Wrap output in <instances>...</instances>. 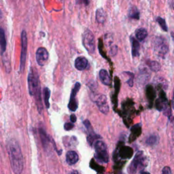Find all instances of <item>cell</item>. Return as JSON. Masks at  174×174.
<instances>
[{
  "label": "cell",
  "instance_id": "obj_1",
  "mask_svg": "<svg viewBox=\"0 0 174 174\" xmlns=\"http://www.w3.org/2000/svg\"><path fill=\"white\" fill-rule=\"evenodd\" d=\"M11 167L15 173H21L23 171L24 160L19 144L15 139H10L7 144Z\"/></svg>",
  "mask_w": 174,
  "mask_h": 174
},
{
  "label": "cell",
  "instance_id": "obj_2",
  "mask_svg": "<svg viewBox=\"0 0 174 174\" xmlns=\"http://www.w3.org/2000/svg\"><path fill=\"white\" fill-rule=\"evenodd\" d=\"M148 165V159L143 152L139 151L135 154L133 161L129 166L127 171L130 173L138 172V169H143Z\"/></svg>",
  "mask_w": 174,
  "mask_h": 174
},
{
  "label": "cell",
  "instance_id": "obj_3",
  "mask_svg": "<svg viewBox=\"0 0 174 174\" xmlns=\"http://www.w3.org/2000/svg\"><path fill=\"white\" fill-rule=\"evenodd\" d=\"M95 158L101 163H108L109 162V155L107 146L102 141H97L95 144Z\"/></svg>",
  "mask_w": 174,
  "mask_h": 174
},
{
  "label": "cell",
  "instance_id": "obj_4",
  "mask_svg": "<svg viewBox=\"0 0 174 174\" xmlns=\"http://www.w3.org/2000/svg\"><path fill=\"white\" fill-rule=\"evenodd\" d=\"M154 53L158 57L165 58L169 51V45L166 40L162 37H157L153 42Z\"/></svg>",
  "mask_w": 174,
  "mask_h": 174
},
{
  "label": "cell",
  "instance_id": "obj_5",
  "mask_svg": "<svg viewBox=\"0 0 174 174\" xmlns=\"http://www.w3.org/2000/svg\"><path fill=\"white\" fill-rule=\"evenodd\" d=\"M82 42L85 49L88 51V53L93 54L95 50V41L93 33L90 30L85 31L82 36Z\"/></svg>",
  "mask_w": 174,
  "mask_h": 174
},
{
  "label": "cell",
  "instance_id": "obj_6",
  "mask_svg": "<svg viewBox=\"0 0 174 174\" xmlns=\"http://www.w3.org/2000/svg\"><path fill=\"white\" fill-rule=\"evenodd\" d=\"M29 83V91L31 95H37L40 93V85L38 82V78H37L34 73L31 72L29 73L28 77Z\"/></svg>",
  "mask_w": 174,
  "mask_h": 174
},
{
  "label": "cell",
  "instance_id": "obj_7",
  "mask_svg": "<svg viewBox=\"0 0 174 174\" xmlns=\"http://www.w3.org/2000/svg\"><path fill=\"white\" fill-rule=\"evenodd\" d=\"M21 40H22V50H21V64H20V71L23 72L26 57H27V33L25 31H23L21 33Z\"/></svg>",
  "mask_w": 174,
  "mask_h": 174
},
{
  "label": "cell",
  "instance_id": "obj_8",
  "mask_svg": "<svg viewBox=\"0 0 174 174\" xmlns=\"http://www.w3.org/2000/svg\"><path fill=\"white\" fill-rule=\"evenodd\" d=\"M95 103H97V106L99 110L103 114H107L109 112V105L108 101H107V97L105 95H99L95 99Z\"/></svg>",
  "mask_w": 174,
  "mask_h": 174
},
{
  "label": "cell",
  "instance_id": "obj_9",
  "mask_svg": "<svg viewBox=\"0 0 174 174\" xmlns=\"http://www.w3.org/2000/svg\"><path fill=\"white\" fill-rule=\"evenodd\" d=\"M80 86L81 85L79 82H76L74 86V88H73L72 90L71 97H70V101L68 105V108H69L70 110L72 111V112H75L78 108V103L76 99V96L77 95L78 91L80 90Z\"/></svg>",
  "mask_w": 174,
  "mask_h": 174
},
{
  "label": "cell",
  "instance_id": "obj_10",
  "mask_svg": "<svg viewBox=\"0 0 174 174\" xmlns=\"http://www.w3.org/2000/svg\"><path fill=\"white\" fill-rule=\"evenodd\" d=\"M49 59V53L44 48H40L36 52L37 63L40 66H44Z\"/></svg>",
  "mask_w": 174,
  "mask_h": 174
},
{
  "label": "cell",
  "instance_id": "obj_11",
  "mask_svg": "<svg viewBox=\"0 0 174 174\" xmlns=\"http://www.w3.org/2000/svg\"><path fill=\"white\" fill-rule=\"evenodd\" d=\"M88 64V60L84 57H78L75 61V67L79 71H83V70H84L87 68Z\"/></svg>",
  "mask_w": 174,
  "mask_h": 174
},
{
  "label": "cell",
  "instance_id": "obj_12",
  "mask_svg": "<svg viewBox=\"0 0 174 174\" xmlns=\"http://www.w3.org/2000/svg\"><path fill=\"white\" fill-rule=\"evenodd\" d=\"M133 154V150L130 147L123 146L119 150V156L121 158L127 159L132 157Z\"/></svg>",
  "mask_w": 174,
  "mask_h": 174
},
{
  "label": "cell",
  "instance_id": "obj_13",
  "mask_svg": "<svg viewBox=\"0 0 174 174\" xmlns=\"http://www.w3.org/2000/svg\"><path fill=\"white\" fill-rule=\"evenodd\" d=\"M78 155L74 151H69L66 154V161L70 165H74L78 161Z\"/></svg>",
  "mask_w": 174,
  "mask_h": 174
},
{
  "label": "cell",
  "instance_id": "obj_14",
  "mask_svg": "<svg viewBox=\"0 0 174 174\" xmlns=\"http://www.w3.org/2000/svg\"><path fill=\"white\" fill-rule=\"evenodd\" d=\"M99 78L101 80V82L105 85H110L111 79L108 71L106 69H101L99 72Z\"/></svg>",
  "mask_w": 174,
  "mask_h": 174
},
{
  "label": "cell",
  "instance_id": "obj_15",
  "mask_svg": "<svg viewBox=\"0 0 174 174\" xmlns=\"http://www.w3.org/2000/svg\"><path fill=\"white\" fill-rule=\"evenodd\" d=\"M141 126L139 125H136L135 126H133L131 129V133L130 136V142H131L133 140H135L141 134Z\"/></svg>",
  "mask_w": 174,
  "mask_h": 174
},
{
  "label": "cell",
  "instance_id": "obj_16",
  "mask_svg": "<svg viewBox=\"0 0 174 174\" xmlns=\"http://www.w3.org/2000/svg\"><path fill=\"white\" fill-rule=\"evenodd\" d=\"M131 43H132V54L133 57H136L139 56V44L138 40L135 38H131Z\"/></svg>",
  "mask_w": 174,
  "mask_h": 174
},
{
  "label": "cell",
  "instance_id": "obj_17",
  "mask_svg": "<svg viewBox=\"0 0 174 174\" xmlns=\"http://www.w3.org/2000/svg\"><path fill=\"white\" fill-rule=\"evenodd\" d=\"M96 19L99 23H103L106 19V14L103 8H98L96 10Z\"/></svg>",
  "mask_w": 174,
  "mask_h": 174
},
{
  "label": "cell",
  "instance_id": "obj_18",
  "mask_svg": "<svg viewBox=\"0 0 174 174\" xmlns=\"http://www.w3.org/2000/svg\"><path fill=\"white\" fill-rule=\"evenodd\" d=\"M135 36L139 41H143L148 36V32L146 29L143 28H139L135 31Z\"/></svg>",
  "mask_w": 174,
  "mask_h": 174
},
{
  "label": "cell",
  "instance_id": "obj_19",
  "mask_svg": "<svg viewBox=\"0 0 174 174\" xmlns=\"http://www.w3.org/2000/svg\"><path fill=\"white\" fill-rule=\"evenodd\" d=\"M0 44H1L2 52L3 53V52H5L6 48V37H5L4 31L3 30V29H0Z\"/></svg>",
  "mask_w": 174,
  "mask_h": 174
},
{
  "label": "cell",
  "instance_id": "obj_20",
  "mask_svg": "<svg viewBox=\"0 0 174 174\" xmlns=\"http://www.w3.org/2000/svg\"><path fill=\"white\" fill-rule=\"evenodd\" d=\"M159 138L157 135H151L146 140V143L148 146H154L158 142Z\"/></svg>",
  "mask_w": 174,
  "mask_h": 174
},
{
  "label": "cell",
  "instance_id": "obj_21",
  "mask_svg": "<svg viewBox=\"0 0 174 174\" xmlns=\"http://www.w3.org/2000/svg\"><path fill=\"white\" fill-rule=\"evenodd\" d=\"M146 94L148 99L150 103H153V101L154 100V98L155 97V93H154V90L152 86H148L146 88Z\"/></svg>",
  "mask_w": 174,
  "mask_h": 174
},
{
  "label": "cell",
  "instance_id": "obj_22",
  "mask_svg": "<svg viewBox=\"0 0 174 174\" xmlns=\"http://www.w3.org/2000/svg\"><path fill=\"white\" fill-rule=\"evenodd\" d=\"M129 16L132 18H135L136 20L139 19V12L135 7H133L129 12Z\"/></svg>",
  "mask_w": 174,
  "mask_h": 174
},
{
  "label": "cell",
  "instance_id": "obj_23",
  "mask_svg": "<svg viewBox=\"0 0 174 174\" xmlns=\"http://www.w3.org/2000/svg\"><path fill=\"white\" fill-rule=\"evenodd\" d=\"M149 67H150V69L153 72H157L161 69L160 64H159L157 61H150L149 63Z\"/></svg>",
  "mask_w": 174,
  "mask_h": 174
},
{
  "label": "cell",
  "instance_id": "obj_24",
  "mask_svg": "<svg viewBox=\"0 0 174 174\" xmlns=\"http://www.w3.org/2000/svg\"><path fill=\"white\" fill-rule=\"evenodd\" d=\"M49 97H50V90L48 88H44V101H45V104L47 108L50 107L49 105Z\"/></svg>",
  "mask_w": 174,
  "mask_h": 174
},
{
  "label": "cell",
  "instance_id": "obj_25",
  "mask_svg": "<svg viewBox=\"0 0 174 174\" xmlns=\"http://www.w3.org/2000/svg\"><path fill=\"white\" fill-rule=\"evenodd\" d=\"M157 21L158 23V24L160 25L162 29V30L165 31H168V28H167V26L166 24V22L165 21V19L163 18H162L161 17H158L157 18Z\"/></svg>",
  "mask_w": 174,
  "mask_h": 174
},
{
  "label": "cell",
  "instance_id": "obj_26",
  "mask_svg": "<svg viewBox=\"0 0 174 174\" xmlns=\"http://www.w3.org/2000/svg\"><path fill=\"white\" fill-rule=\"evenodd\" d=\"M90 0H76L78 4H83L84 6H88L89 4Z\"/></svg>",
  "mask_w": 174,
  "mask_h": 174
},
{
  "label": "cell",
  "instance_id": "obj_27",
  "mask_svg": "<svg viewBox=\"0 0 174 174\" xmlns=\"http://www.w3.org/2000/svg\"><path fill=\"white\" fill-rule=\"evenodd\" d=\"M73 127H74V125H73L72 123H68L65 124L64 129L66 131H69V130H71V129H72L73 128Z\"/></svg>",
  "mask_w": 174,
  "mask_h": 174
},
{
  "label": "cell",
  "instance_id": "obj_28",
  "mask_svg": "<svg viewBox=\"0 0 174 174\" xmlns=\"http://www.w3.org/2000/svg\"><path fill=\"white\" fill-rule=\"evenodd\" d=\"M162 173H172V170L170 169L169 167H165L162 169Z\"/></svg>",
  "mask_w": 174,
  "mask_h": 174
},
{
  "label": "cell",
  "instance_id": "obj_29",
  "mask_svg": "<svg viewBox=\"0 0 174 174\" xmlns=\"http://www.w3.org/2000/svg\"><path fill=\"white\" fill-rule=\"evenodd\" d=\"M111 49H112L111 50V53H112V54L113 55H115L117 53V47L116 46H114Z\"/></svg>",
  "mask_w": 174,
  "mask_h": 174
},
{
  "label": "cell",
  "instance_id": "obj_30",
  "mask_svg": "<svg viewBox=\"0 0 174 174\" xmlns=\"http://www.w3.org/2000/svg\"><path fill=\"white\" fill-rule=\"evenodd\" d=\"M70 120H71L72 123H75V122H76V116L74 114H72L71 116H70Z\"/></svg>",
  "mask_w": 174,
  "mask_h": 174
},
{
  "label": "cell",
  "instance_id": "obj_31",
  "mask_svg": "<svg viewBox=\"0 0 174 174\" xmlns=\"http://www.w3.org/2000/svg\"><path fill=\"white\" fill-rule=\"evenodd\" d=\"M172 106H173V108L174 110V92H173V101H172Z\"/></svg>",
  "mask_w": 174,
  "mask_h": 174
},
{
  "label": "cell",
  "instance_id": "obj_32",
  "mask_svg": "<svg viewBox=\"0 0 174 174\" xmlns=\"http://www.w3.org/2000/svg\"><path fill=\"white\" fill-rule=\"evenodd\" d=\"M172 8L174 9V0H172Z\"/></svg>",
  "mask_w": 174,
  "mask_h": 174
}]
</instances>
